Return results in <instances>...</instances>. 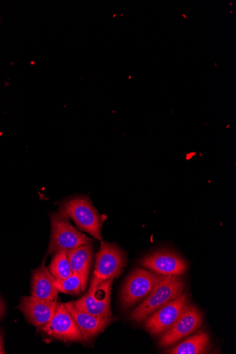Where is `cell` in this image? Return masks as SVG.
<instances>
[{"mask_svg":"<svg viewBox=\"0 0 236 354\" xmlns=\"http://www.w3.org/2000/svg\"><path fill=\"white\" fill-rule=\"evenodd\" d=\"M185 289V282L179 277H167L160 281L145 300L131 312V319L141 324L156 310L181 297Z\"/></svg>","mask_w":236,"mask_h":354,"instance_id":"obj_1","label":"cell"},{"mask_svg":"<svg viewBox=\"0 0 236 354\" xmlns=\"http://www.w3.org/2000/svg\"><path fill=\"white\" fill-rule=\"evenodd\" d=\"M51 236L48 254L69 251L91 243V239L74 228L60 209L51 215Z\"/></svg>","mask_w":236,"mask_h":354,"instance_id":"obj_2","label":"cell"},{"mask_svg":"<svg viewBox=\"0 0 236 354\" xmlns=\"http://www.w3.org/2000/svg\"><path fill=\"white\" fill-rule=\"evenodd\" d=\"M60 209L74 221L80 230L102 241V219L88 198L77 197L66 201L61 204Z\"/></svg>","mask_w":236,"mask_h":354,"instance_id":"obj_3","label":"cell"},{"mask_svg":"<svg viewBox=\"0 0 236 354\" xmlns=\"http://www.w3.org/2000/svg\"><path fill=\"white\" fill-rule=\"evenodd\" d=\"M127 264L125 253L116 244L101 241L89 290L119 276Z\"/></svg>","mask_w":236,"mask_h":354,"instance_id":"obj_4","label":"cell"},{"mask_svg":"<svg viewBox=\"0 0 236 354\" xmlns=\"http://www.w3.org/2000/svg\"><path fill=\"white\" fill-rule=\"evenodd\" d=\"M167 277L143 268L134 270L127 279L122 291V304L125 309L146 299L156 285Z\"/></svg>","mask_w":236,"mask_h":354,"instance_id":"obj_5","label":"cell"},{"mask_svg":"<svg viewBox=\"0 0 236 354\" xmlns=\"http://www.w3.org/2000/svg\"><path fill=\"white\" fill-rule=\"evenodd\" d=\"M189 304L188 293L167 303L145 320L146 330L152 335H161L170 330Z\"/></svg>","mask_w":236,"mask_h":354,"instance_id":"obj_6","label":"cell"},{"mask_svg":"<svg viewBox=\"0 0 236 354\" xmlns=\"http://www.w3.org/2000/svg\"><path fill=\"white\" fill-rule=\"evenodd\" d=\"M114 281V279H111L101 283L82 298L73 301L75 308L97 317H111V294Z\"/></svg>","mask_w":236,"mask_h":354,"instance_id":"obj_7","label":"cell"},{"mask_svg":"<svg viewBox=\"0 0 236 354\" xmlns=\"http://www.w3.org/2000/svg\"><path fill=\"white\" fill-rule=\"evenodd\" d=\"M202 324L201 313L197 307L188 304L175 324L163 334L158 344L161 347L172 346L198 330Z\"/></svg>","mask_w":236,"mask_h":354,"instance_id":"obj_8","label":"cell"},{"mask_svg":"<svg viewBox=\"0 0 236 354\" xmlns=\"http://www.w3.org/2000/svg\"><path fill=\"white\" fill-rule=\"evenodd\" d=\"M43 330L49 336L64 341H85L73 316L64 304H57L54 316L43 327Z\"/></svg>","mask_w":236,"mask_h":354,"instance_id":"obj_9","label":"cell"},{"mask_svg":"<svg viewBox=\"0 0 236 354\" xmlns=\"http://www.w3.org/2000/svg\"><path fill=\"white\" fill-rule=\"evenodd\" d=\"M140 265L152 272L165 277H179L188 269L186 262L171 250H158L147 255Z\"/></svg>","mask_w":236,"mask_h":354,"instance_id":"obj_10","label":"cell"},{"mask_svg":"<svg viewBox=\"0 0 236 354\" xmlns=\"http://www.w3.org/2000/svg\"><path fill=\"white\" fill-rule=\"evenodd\" d=\"M57 301L39 299L35 297H23L18 309L21 310L30 323L37 327H44L55 315Z\"/></svg>","mask_w":236,"mask_h":354,"instance_id":"obj_11","label":"cell"},{"mask_svg":"<svg viewBox=\"0 0 236 354\" xmlns=\"http://www.w3.org/2000/svg\"><path fill=\"white\" fill-rule=\"evenodd\" d=\"M64 306L73 316L85 341L91 339L102 332L111 323V317H97L75 308L73 301L65 303Z\"/></svg>","mask_w":236,"mask_h":354,"instance_id":"obj_12","label":"cell"},{"mask_svg":"<svg viewBox=\"0 0 236 354\" xmlns=\"http://www.w3.org/2000/svg\"><path fill=\"white\" fill-rule=\"evenodd\" d=\"M55 280L49 269L44 265L39 268L33 273L32 296L42 299L57 301L58 292Z\"/></svg>","mask_w":236,"mask_h":354,"instance_id":"obj_13","label":"cell"},{"mask_svg":"<svg viewBox=\"0 0 236 354\" xmlns=\"http://www.w3.org/2000/svg\"><path fill=\"white\" fill-rule=\"evenodd\" d=\"M66 254L73 272L89 277L93 257L91 243L66 251Z\"/></svg>","mask_w":236,"mask_h":354,"instance_id":"obj_14","label":"cell"},{"mask_svg":"<svg viewBox=\"0 0 236 354\" xmlns=\"http://www.w3.org/2000/svg\"><path fill=\"white\" fill-rule=\"evenodd\" d=\"M210 339L206 332H199L188 338L179 345L166 351L170 354H201L206 353L210 347Z\"/></svg>","mask_w":236,"mask_h":354,"instance_id":"obj_15","label":"cell"},{"mask_svg":"<svg viewBox=\"0 0 236 354\" xmlns=\"http://www.w3.org/2000/svg\"><path fill=\"white\" fill-rule=\"evenodd\" d=\"M88 277L75 273L63 280H55L58 292L73 295H80L85 290Z\"/></svg>","mask_w":236,"mask_h":354,"instance_id":"obj_16","label":"cell"},{"mask_svg":"<svg viewBox=\"0 0 236 354\" xmlns=\"http://www.w3.org/2000/svg\"><path fill=\"white\" fill-rule=\"evenodd\" d=\"M48 268L56 280H63L73 274L66 251L62 250L54 254Z\"/></svg>","mask_w":236,"mask_h":354,"instance_id":"obj_17","label":"cell"},{"mask_svg":"<svg viewBox=\"0 0 236 354\" xmlns=\"http://www.w3.org/2000/svg\"><path fill=\"white\" fill-rule=\"evenodd\" d=\"M5 312V306L1 299H0V317L3 316Z\"/></svg>","mask_w":236,"mask_h":354,"instance_id":"obj_18","label":"cell"},{"mask_svg":"<svg viewBox=\"0 0 236 354\" xmlns=\"http://www.w3.org/2000/svg\"><path fill=\"white\" fill-rule=\"evenodd\" d=\"M0 353H4V351L3 350V342H2L1 335H0Z\"/></svg>","mask_w":236,"mask_h":354,"instance_id":"obj_19","label":"cell"}]
</instances>
